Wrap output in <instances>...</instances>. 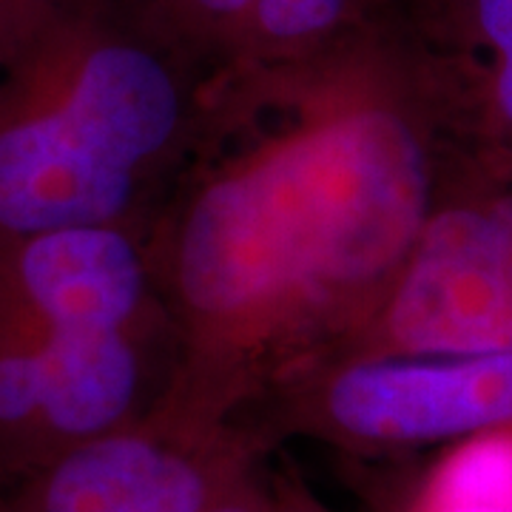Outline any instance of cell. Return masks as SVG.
Listing matches in <instances>:
<instances>
[{
	"instance_id": "cell-2",
	"label": "cell",
	"mask_w": 512,
	"mask_h": 512,
	"mask_svg": "<svg viewBox=\"0 0 512 512\" xmlns=\"http://www.w3.org/2000/svg\"><path fill=\"white\" fill-rule=\"evenodd\" d=\"M208 77L137 0H0V242L126 225Z\"/></svg>"
},
{
	"instance_id": "cell-10",
	"label": "cell",
	"mask_w": 512,
	"mask_h": 512,
	"mask_svg": "<svg viewBox=\"0 0 512 512\" xmlns=\"http://www.w3.org/2000/svg\"><path fill=\"white\" fill-rule=\"evenodd\" d=\"M419 512H495L487 507H470V504H436V501H421Z\"/></svg>"
},
{
	"instance_id": "cell-4",
	"label": "cell",
	"mask_w": 512,
	"mask_h": 512,
	"mask_svg": "<svg viewBox=\"0 0 512 512\" xmlns=\"http://www.w3.org/2000/svg\"><path fill=\"white\" fill-rule=\"evenodd\" d=\"M296 421L373 450L512 430V353L370 350L330 370Z\"/></svg>"
},
{
	"instance_id": "cell-9",
	"label": "cell",
	"mask_w": 512,
	"mask_h": 512,
	"mask_svg": "<svg viewBox=\"0 0 512 512\" xmlns=\"http://www.w3.org/2000/svg\"><path fill=\"white\" fill-rule=\"evenodd\" d=\"M205 512H279V504L248 473L245 478H239L228 493H222Z\"/></svg>"
},
{
	"instance_id": "cell-6",
	"label": "cell",
	"mask_w": 512,
	"mask_h": 512,
	"mask_svg": "<svg viewBox=\"0 0 512 512\" xmlns=\"http://www.w3.org/2000/svg\"><path fill=\"white\" fill-rule=\"evenodd\" d=\"M151 265L126 225H69L0 242V325L137 330Z\"/></svg>"
},
{
	"instance_id": "cell-5",
	"label": "cell",
	"mask_w": 512,
	"mask_h": 512,
	"mask_svg": "<svg viewBox=\"0 0 512 512\" xmlns=\"http://www.w3.org/2000/svg\"><path fill=\"white\" fill-rule=\"evenodd\" d=\"M365 328L373 350L512 353V197L433 211Z\"/></svg>"
},
{
	"instance_id": "cell-1",
	"label": "cell",
	"mask_w": 512,
	"mask_h": 512,
	"mask_svg": "<svg viewBox=\"0 0 512 512\" xmlns=\"http://www.w3.org/2000/svg\"><path fill=\"white\" fill-rule=\"evenodd\" d=\"M248 131H228L168 222L163 276L202 353L191 396L228 407L256 356L365 313L433 214L419 131L430 80L379 9L308 55L211 74Z\"/></svg>"
},
{
	"instance_id": "cell-7",
	"label": "cell",
	"mask_w": 512,
	"mask_h": 512,
	"mask_svg": "<svg viewBox=\"0 0 512 512\" xmlns=\"http://www.w3.org/2000/svg\"><path fill=\"white\" fill-rule=\"evenodd\" d=\"M436 74L473 72L501 123L512 128V0H387Z\"/></svg>"
},
{
	"instance_id": "cell-3",
	"label": "cell",
	"mask_w": 512,
	"mask_h": 512,
	"mask_svg": "<svg viewBox=\"0 0 512 512\" xmlns=\"http://www.w3.org/2000/svg\"><path fill=\"white\" fill-rule=\"evenodd\" d=\"M222 407L180 396L23 478L6 512H205L251 473Z\"/></svg>"
},
{
	"instance_id": "cell-8",
	"label": "cell",
	"mask_w": 512,
	"mask_h": 512,
	"mask_svg": "<svg viewBox=\"0 0 512 512\" xmlns=\"http://www.w3.org/2000/svg\"><path fill=\"white\" fill-rule=\"evenodd\" d=\"M424 501L512 512V430L467 439L433 476Z\"/></svg>"
}]
</instances>
